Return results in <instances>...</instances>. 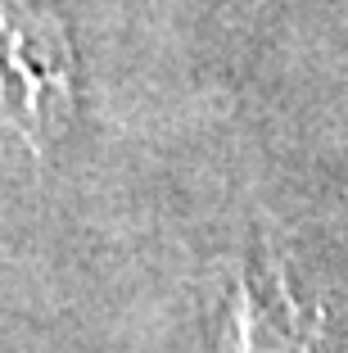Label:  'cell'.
<instances>
[{"mask_svg": "<svg viewBox=\"0 0 348 353\" xmlns=\"http://www.w3.org/2000/svg\"><path fill=\"white\" fill-rule=\"evenodd\" d=\"M72 46L54 14L0 0V136L41 154L72 114Z\"/></svg>", "mask_w": 348, "mask_h": 353, "instance_id": "1", "label": "cell"}]
</instances>
